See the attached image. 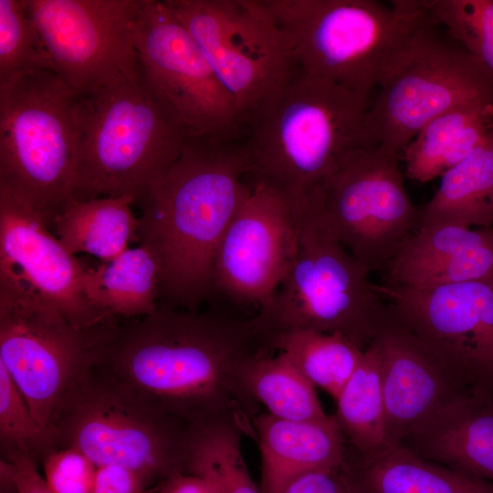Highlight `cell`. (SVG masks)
<instances>
[{
	"mask_svg": "<svg viewBox=\"0 0 493 493\" xmlns=\"http://www.w3.org/2000/svg\"><path fill=\"white\" fill-rule=\"evenodd\" d=\"M275 351L256 314L162 305L118 326L100 348L94 367L190 427L235 420L252 435L261 412L244 373L252 360Z\"/></svg>",
	"mask_w": 493,
	"mask_h": 493,
	"instance_id": "obj_1",
	"label": "cell"
},
{
	"mask_svg": "<svg viewBox=\"0 0 493 493\" xmlns=\"http://www.w3.org/2000/svg\"><path fill=\"white\" fill-rule=\"evenodd\" d=\"M191 138L148 187L137 236L161 267L159 306L197 310L214 293L221 239L251 189L242 145Z\"/></svg>",
	"mask_w": 493,
	"mask_h": 493,
	"instance_id": "obj_2",
	"label": "cell"
},
{
	"mask_svg": "<svg viewBox=\"0 0 493 493\" xmlns=\"http://www.w3.org/2000/svg\"><path fill=\"white\" fill-rule=\"evenodd\" d=\"M369 96L299 72L246 122L249 180L277 190L299 214L346 153L370 146Z\"/></svg>",
	"mask_w": 493,
	"mask_h": 493,
	"instance_id": "obj_3",
	"label": "cell"
},
{
	"mask_svg": "<svg viewBox=\"0 0 493 493\" xmlns=\"http://www.w3.org/2000/svg\"><path fill=\"white\" fill-rule=\"evenodd\" d=\"M74 197L138 202L192 138L142 78L79 97Z\"/></svg>",
	"mask_w": 493,
	"mask_h": 493,
	"instance_id": "obj_4",
	"label": "cell"
},
{
	"mask_svg": "<svg viewBox=\"0 0 493 493\" xmlns=\"http://www.w3.org/2000/svg\"><path fill=\"white\" fill-rule=\"evenodd\" d=\"M299 72L370 95L413 32L425 0H265Z\"/></svg>",
	"mask_w": 493,
	"mask_h": 493,
	"instance_id": "obj_5",
	"label": "cell"
},
{
	"mask_svg": "<svg viewBox=\"0 0 493 493\" xmlns=\"http://www.w3.org/2000/svg\"><path fill=\"white\" fill-rule=\"evenodd\" d=\"M79 96L53 70L0 81V186L52 219L75 199Z\"/></svg>",
	"mask_w": 493,
	"mask_h": 493,
	"instance_id": "obj_6",
	"label": "cell"
},
{
	"mask_svg": "<svg viewBox=\"0 0 493 493\" xmlns=\"http://www.w3.org/2000/svg\"><path fill=\"white\" fill-rule=\"evenodd\" d=\"M191 428L93 367L69 390L52 423L56 447H74L96 466L118 465L158 487L184 473Z\"/></svg>",
	"mask_w": 493,
	"mask_h": 493,
	"instance_id": "obj_7",
	"label": "cell"
},
{
	"mask_svg": "<svg viewBox=\"0 0 493 493\" xmlns=\"http://www.w3.org/2000/svg\"><path fill=\"white\" fill-rule=\"evenodd\" d=\"M293 263L271 302L257 313L274 340L292 330L340 333L362 350L391 310L369 280L370 270L312 213L297 215ZM276 348V347H275Z\"/></svg>",
	"mask_w": 493,
	"mask_h": 493,
	"instance_id": "obj_8",
	"label": "cell"
},
{
	"mask_svg": "<svg viewBox=\"0 0 493 493\" xmlns=\"http://www.w3.org/2000/svg\"><path fill=\"white\" fill-rule=\"evenodd\" d=\"M436 25L433 18L415 29L384 70L365 117L371 146L399 156L434 118L493 100V78L452 37L437 34Z\"/></svg>",
	"mask_w": 493,
	"mask_h": 493,
	"instance_id": "obj_9",
	"label": "cell"
},
{
	"mask_svg": "<svg viewBox=\"0 0 493 493\" xmlns=\"http://www.w3.org/2000/svg\"><path fill=\"white\" fill-rule=\"evenodd\" d=\"M228 92L243 127L299 71L265 0H165Z\"/></svg>",
	"mask_w": 493,
	"mask_h": 493,
	"instance_id": "obj_10",
	"label": "cell"
},
{
	"mask_svg": "<svg viewBox=\"0 0 493 493\" xmlns=\"http://www.w3.org/2000/svg\"><path fill=\"white\" fill-rule=\"evenodd\" d=\"M115 328L85 330L37 295L0 282V362L52 437L58 406Z\"/></svg>",
	"mask_w": 493,
	"mask_h": 493,
	"instance_id": "obj_11",
	"label": "cell"
},
{
	"mask_svg": "<svg viewBox=\"0 0 493 493\" xmlns=\"http://www.w3.org/2000/svg\"><path fill=\"white\" fill-rule=\"evenodd\" d=\"M398 157L377 146L351 150L304 208L370 271L384 269L419 222Z\"/></svg>",
	"mask_w": 493,
	"mask_h": 493,
	"instance_id": "obj_12",
	"label": "cell"
},
{
	"mask_svg": "<svg viewBox=\"0 0 493 493\" xmlns=\"http://www.w3.org/2000/svg\"><path fill=\"white\" fill-rule=\"evenodd\" d=\"M142 78L192 138L230 141L243 123L199 45L165 1L143 0L133 24Z\"/></svg>",
	"mask_w": 493,
	"mask_h": 493,
	"instance_id": "obj_13",
	"label": "cell"
},
{
	"mask_svg": "<svg viewBox=\"0 0 493 493\" xmlns=\"http://www.w3.org/2000/svg\"><path fill=\"white\" fill-rule=\"evenodd\" d=\"M143 0H25L55 72L79 96L134 79L133 24Z\"/></svg>",
	"mask_w": 493,
	"mask_h": 493,
	"instance_id": "obj_14",
	"label": "cell"
},
{
	"mask_svg": "<svg viewBox=\"0 0 493 493\" xmlns=\"http://www.w3.org/2000/svg\"><path fill=\"white\" fill-rule=\"evenodd\" d=\"M373 286L461 388L493 393V279L431 288Z\"/></svg>",
	"mask_w": 493,
	"mask_h": 493,
	"instance_id": "obj_15",
	"label": "cell"
},
{
	"mask_svg": "<svg viewBox=\"0 0 493 493\" xmlns=\"http://www.w3.org/2000/svg\"><path fill=\"white\" fill-rule=\"evenodd\" d=\"M298 237L297 215L286 197L251 182L216 251L215 293L237 305L267 307L293 263Z\"/></svg>",
	"mask_w": 493,
	"mask_h": 493,
	"instance_id": "obj_16",
	"label": "cell"
},
{
	"mask_svg": "<svg viewBox=\"0 0 493 493\" xmlns=\"http://www.w3.org/2000/svg\"><path fill=\"white\" fill-rule=\"evenodd\" d=\"M51 231L39 211L0 186V282L37 295L85 330L116 326L82 292L88 267Z\"/></svg>",
	"mask_w": 493,
	"mask_h": 493,
	"instance_id": "obj_17",
	"label": "cell"
},
{
	"mask_svg": "<svg viewBox=\"0 0 493 493\" xmlns=\"http://www.w3.org/2000/svg\"><path fill=\"white\" fill-rule=\"evenodd\" d=\"M373 341L381 360L389 447L401 446L469 393L392 311Z\"/></svg>",
	"mask_w": 493,
	"mask_h": 493,
	"instance_id": "obj_18",
	"label": "cell"
},
{
	"mask_svg": "<svg viewBox=\"0 0 493 493\" xmlns=\"http://www.w3.org/2000/svg\"><path fill=\"white\" fill-rule=\"evenodd\" d=\"M261 456L262 493H281L295 478L341 467L347 441L332 415L288 420L261 412L253 422Z\"/></svg>",
	"mask_w": 493,
	"mask_h": 493,
	"instance_id": "obj_19",
	"label": "cell"
},
{
	"mask_svg": "<svg viewBox=\"0 0 493 493\" xmlns=\"http://www.w3.org/2000/svg\"><path fill=\"white\" fill-rule=\"evenodd\" d=\"M401 446L493 482V393H465Z\"/></svg>",
	"mask_w": 493,
	"mask_h": 493,
	"instance_id": "obj_20",
	"label": "cell"
},
{
	"mask_svg": "<svg viewBox=\"0 0 493 493\" xmlns=\"http://www.w3.org/2000/svg\"><path fill=\"white\" fill-rule=\"evenodd\" d=\"M343 472L353 493H493V482L422 457L403 446L358 455L347 446Z\"/></svg>",
	"mask_w": 493,
	"mask_h": 493,
	"instance_id": "obj_21",
	"label": "cell"
},
{
	"mask_svg": "<svg viewBox=\"0 0 493 493\" xmlns=\"http://www.w3.org/2000/svg\"><path fill=\"white\" fill-rule=\"evenodd\" d=\"M492 132L493 100L452 109L427 122L402 151L405 175L421 184L431 182L467 157Z\"/></svg>",
	"mask_w": 493,
	"mask_h": 493,
	"instance_id": "obj_22",
	"label": "cell"
},
{
	"mask_svg": "<svg viewBox=\"0 0 493 493\" xmlns=\"http://www.w3.org/2000/svg\"><path fill=\"white\" fill-rule=\"evenodd\" d=\"M160 277L158 258L139 245L96 267H87L81 289L92 306L110 318L143 317L159 307Z\"/></svg>",
	"mask_w": 493,
	"mask_h": 493,
	"instance_id": "obj_23",
	"label": "cell"
},
{
	"mask_svg": "<svg viewBox=\"0 0 493 493\" xmlns=\"http://www.w3.org/2000/svg\"><path fill=\"white\" fill-rule=\"evenodd\" d=\"M441 225L493 228V132L441 175L438 189L420 209L417 226Z\"/></svg>",
	"mask_w": 493,
	"mask_h": 493,
	"instance_id": "obj_24",
	"label": "cell"
},
{
	"mask_svg": "<svg viewBox=\"0 0 493 493\" xmlns=\"http://www.w3.org/2000/svg\"><path fill=\"white\" fill-rule=\"evenodd\" d=\"M131 196L100 197L68 203L52 219L49 227L71 254L91 255L105 262L126 249L137 236L139 218Z\"/></svg>",
	"mask_w": 493,
	"mask_h": 493,
	"instance_id": "obj_25",
	"label": "cell"
},
{
	"mask_svg": "<svg viewBox=\"0 0 493 493\" xmlns=\"http://www.w3.org/2000/svg\"><path fill=\"white\" fill-rule=\"evenodd\" d=\"M335 401L337 408L332 416L351 451L371 455L389 448L381 360L373 341Z\"/></svg>",
	"mask_w": 493,
	"mask_h": 493,
	"instance_id": "obj_26",
	"label": "cell"
},
{
	"mask_svg": "<svg viewBox=\"0 0 493 493\" xmlns=\"http://www.w3.org/2000/svg\"><path fill=\"white\" fill-rule=\"evenodd\" d=\"M246 389L269 414L288 420H316L324 412L316 387L280 351L252 360L244 373Z\"/></svg>",
	"mask_w": 493,
	"mask_h": 493,
	"instance_id": "obj_27",
	"label": "cell"
},
{
	"mask_svg": "<svg viewBox=\"0 0 493 493\" xmlns=\"http://www.w3.org/2000/svg\"><path fill=\"white\" fill-rule=\"evenodd\" d=\"M246 435L235 420H215L191 428L185 473L203 476L217 493H262L250 477L241 438Z\"/></svg>",
	"mask_w": 493,
	"mask_h": 493,
	"instance_id": "obj_28",
	"label": "cell"
},
{
	"mask_svg": "<svg viewBox=\"0 0 493 493\" xmlns=\"http://www.w3.org/2000/svg\"><path fill=\"white\" fill-rule=\"evenodd\" d=\"M283 352L315 386L334 400L357 368L364 350L340 333L292 330L275 339Z\"/></svg>",
	"mask_w": 493,
	"mask_h": 493,
	"instance_id": "obj_29",
	"label": "cell"
},
{
	"mask_svg": "<svg viewBox=\"0 0 493 493\" xmlns=\"http://www.w3.org/2000/svg\"><path fill=\"white\" fill-rule=\"evenodd\" d=\"M46 69L55 71L25 0H0V81Z\"/></svg>",
	"mask_w": 493,
	"mask_h": 493,
	"instance_id": "obj_30",
	"label": "cell"
},
{
	"mask_svg": "<svg viewBox=\"0 0 493 493\" xmlns=\"http://www.w3.org/2000/svg\"><path fill=\"white\" fill-rule=\"evenodd\" d=\"M435 21L493 78V0H425Z\"/></svg>",
	"mask_w": 493,
	"mask_h": 493,
	"instance_id": "obj_31",
	"label": "cell"
},
{
	"mask_svg": "<svg viewBox=\"0 0 493 493\" xmlns=\"http://www.w3.org/2000/svg\"><path fill=\"white\" fill-rule=\"evenodd\" d=\"M0 435L10 453L21 452L44 458L57 449L54 438L34 418L26 399L0 362Z\"/></svg>",
	"mask_w": 493,
	"mask_h": 493,
	"instance_id": "obj_32",
	"label": "cell"
},
{
	"mask_svg": "<svg viewBox=\"0 0 493 493\" xmlns=\"http://www.w3.org/2000/svg\"><path fill=\"white\" fill-rule=\"evenodd\" d=\"M97 466L74 447L51 451L44 458L45 480L53 493H89Z\"/></svg>",
	"mask_w": 493,
	"mask_h": 493,
	"instance_id": "obj_33",
	"label": "cell"
},
{
	"mask_svg": "<svg viewBox=\"0 0 493 493\" xmlns=\"http://www.w3.org/2000/svg\"><path fill=\"white\" fill-rule=\"evenodd\" d=\"M151 484L131 468L107 465L98 467L89 493H149Z\"/></svg>",
	"mask_w": 493,
	"mask_h": 493,
	"instance_id": "obj_34",
	"label": "cell"
},
{
	"mask_svg": "<svg viewBox=\"0 0 493 493\" xmlns=\"http://www.w3.org/2000/svg\"><path fill=\"white\" fill-rule=\"evenodd\" d=\"M1 472L7 476L16 493H53L35 465L34 458L21 452L10 453L1 461Z\"/></svg>",
	"mask_w": 493,
	"mask_h": 493,
	"instance_id": "obj_35",
	"label": "cell"
},
{
	"mask_svg": "<svg viewBox=\"0 0 493 493\" xmlns=\"http://www.w3.org/2000/svg\"><path fill=\"white\" fill-rule=\"evenodd\" d=\"M281 493H353L342 466L306 473L291 481Z\"/></svg>",
	"mask_w": 493,
	"mask_h": 493,
	"instance_id": "obj_36",
	"label": "cell"
},
{
	"mask_svg": "<svg viewBox=\"0 0 493 493\" xmlns=\"http://www.w3.org/2000/svg\"><path fill=\"white\" fill-rule=\"evenodd\" d=\"M159 493H217L213 483L206 477L192 474H176L159 487Z\"/></svg>",
	"mask_w": 493,
	"mask_h": 493,
	"instance_id": "obj_37",
	"label": "cell"
}]
</instances>
